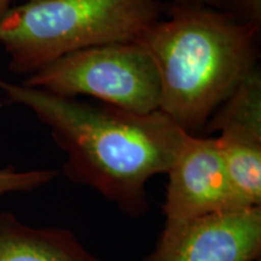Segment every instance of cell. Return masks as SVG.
Listing matches in <instances>:
<instances>
[{"instance_id": "1", "label": "cell", "mask_w": 261, "mask_h": 261, "mask_svg": "<svg viewBox=\"0 0 261 261\" xmlns=\"http://www.w3.org/2000/svg\"><path fill=\"white\" fill-rule=\"evenodd\" d=\"M11 103L28 108L67 155L64 174L130 217L149 210L146 184L167 173L188 133L161 110L140 115L15 84L0 77Z\"/></svg>"}, {"instance_id": "2", "label": "cell", "mask_w": 261, "mask_h": 261, "mask_svg": "<svg viewBox=\"0 0 261 261\" xmlns=\"http://www.w3.org/2000/svg\"><path fill=\"white\" fill-rule=\"evenodd\" d=\"M260 29L205 5L171 4L137 39L158 68L160 110L190 136H200L215 110L253 73Z\"/></svg>"}, {"instance_id": "3", "label": "cell", "mask_w": 261, "mask_h": 261, "mask_svg": "<svg viewBox=\"0 0 261 261\" xmlns=\"http://www.w3.org/2000/svg\"><path fill=\"white\" fill-rule=\"evenodd\" d=\"M161 0H31L0 19L9 68L29 75L85 48L136 41L162 18Z\"/></svg>"}, {"instance_id": "4", "label": "cell", "mask_w": 261, "mask_h": 261, "mask_svg": "<svg viewBox=\"0 0 261 261\" xmlns=\"http://www.w3.org/2000/svg\"><path fill=\"white\" fill-rule=\"evenodd\" d=\"M22 84L61 97H93L140 115L160 110L158 68L148 50L137 41L71 52L29 75Z\"/></svg>"}, {"instance_id": "5", "label": "cell", "mask_w": 261, "mask_h": 261, "mask_svg": "<svg viewBox=\"0 0 261 261\" xmlns=\"http://www.w3.org/2000/svg\"><path fill=\"white\" fill-rule=\"evenodd\" d=\"M162 211L165 225L248 208L234 190L212 137L187 135L172 167Z\"/></svg>"}, {"instance_id": "6", "label": "cell", "mask_w": 261, "mask_h": 261, "mask_svg": "<svg viewBox=\"0 0 261 261\" xmlns=\"http://www.w3.org/2000/svg\"><path fill=\"white\" fill-rule=\"evenodd\" d=\"M217 145L234 190L247 207H261V73L256 68L224 100L201 137Z\"/></svg>"}, {"instance_id": "7", "label": "cell", "mask_w": 261, "mask_h": 261, "mask_svg": "<svg viewBox=\"0 0 261 261\" xmlns=\"http://www.w3.org/2000/svg\"><path fill=\"white\" fill-rule=\"evenodd\" d=\"M261 253V207L165 225L145 261H254Z\"/></svg>"}, {"instance_id": "8", "label": "cell", "mask_w": 261, "mask_h": 261, "mask_svg": "<svg viewBox=\"0 0 261 261\" xmlns=\"http://www.w3.org/2000/svg\"><path fill=\"white\" fill-rule=\"evenodd\" d=\"M0 261H102L69 230L33 227L0 212Z\"/></svg>"}, {"instance_id": "9", "label": "cell", "mask_w": 261, "mask_h": 261, "mask_svg": "<svg viewBox=\"0 0 261 261\" xmlns=\"http://www.w3.org/2000/svg\"><path fill=\"white\" fill-rule=\"evenodd\" d=\"M57 175L56 169L17 171L14 167L0 169V196L37 190L54 180Z\"/></svg>"}, {"instance_id": "10", "label": "cell", "mask_w": 261, "mask_h": 261, "mask_svg": "<svg viewBox=\"0 0 261 261\" xmlns=\"http://www.w3.org/2000/svg\"><path fill=\"white\" fill-rule=\"evenodd\" d=\"M220 10L261 31V0H221Z\"/></svg>"}, {"instance_id": "11", "label": "cell", "mask_w": 261, "mask_h": 261, "mask_svg": "<svg viewBox=\"0 0 261 261\" xmlns=\"http://www.w3.org/2000/svg\"><path fill=\"white\" fill-rule=\"evenodd\" d=\"M172 4H192V5H205L210 8L220 10L221 0H171Z\"/></svg>"}, {"instance_id": "12", "label": "cell", "mask_w": 261, "mask_h": 261, "mask_svg": "<svg viewBox=\"0 0 261 261\" xmlns=\"http://www.w3.org/2000/svg\"><path fill=\"white\" fill-rule=\"evenodd\" d=\"M12 2L14 0H0V19L12 8ZM27 2H31V0H27Z\"/></svg>"}, {"instance_id": "13", "label": "cell", "mask_w": 261, "mask_h": 261, "mask_svg": "<svg viewBox=\"0 0 261 261\" xmlns=\"http://www.w3.org/2000/svg\"><path fill=\"white\" fill-rule=\"evenodd\" d=\"M3 107H4V104H3L2 102H0V110H2V109H3Z\"/></svg>"}]
</instances>
